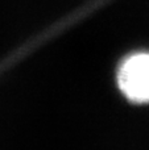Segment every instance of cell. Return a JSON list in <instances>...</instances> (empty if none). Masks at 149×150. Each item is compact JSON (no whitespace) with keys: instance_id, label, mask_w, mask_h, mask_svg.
<instances>
[{"instance_id":"obj_1","label":"cell","mask_w":149,"mask_h":150,"mask_svg":"<svg viewBox=\"0 0 149 150\" xmlns=\"http://www.w3.org/2000/svg\"><path fill=\"white\" fill-rule=\"evenodd\" d=\"M119 86L131 101L148 103L149 54H136L123 63L119 71Z\"/></svg>"}]
</instances>
